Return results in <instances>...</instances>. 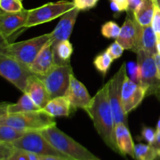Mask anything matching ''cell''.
<instances>
[{
  "instance_id": "6da1fadb",
  "label": "cell",
  "mask_w": 160,
  "mask_h": 160,
  "mask_svg": "<svg viewBox=\"0 0 160 160\" xmlns=\"http://www.w3.org/2000/svg\"><path fill=\"white\" fill-rule=\"evenodd\" d=\"M85 112L92 120L95 130L105 144L120 154L116 141V123L109 102L107 83L92 97V102Z\"/></svg>"
},
{
  "instance_id": "7a4b0ae2",
  "label": "cell",
  "mask_w": 160,
  "mask_h": 160,
  "mask_svg": "<svg viewBox=\"0 0 160 160\" xmlns=\"http://www.w3.org/2000/svg\"><path fill=\"white\" fill-rule=\"evenodd\" d=\"M0 124L9 125L18 129L31 131H42L56 125L54 117L42 109L29 112L8 113L6 103L0 106Z\"/></svg>"
},
{
  "instance_id": "3957f363",
  "label": "cell",
  "mask_w": 160,
  "mask_h": 160,
  "mask_svg": "<svg viewBox=\"0 0 160 160\" xmlns=\"http://www.w3.org/2000/svg\"><path fill=\"white\" fill-rule=\"evenodd\" d=\"M44 138L54 148L73 160H101L72 138L56 127V125L40 131Z\"/></svg>"
},
{
  "instance_id": "277c9868",
  "label": "cell",
  "mask_w": 160,
  "mask_h": 160,
  "mask_svg": "<svg viewBox=\"0 0 160 160\" xmlns=\"http://www.w3.org/2000/svg\"><path fill=\"white\" fill-rule=\"evenodd\" d=\"M51 41V33L20 42H2L0 53L13 58L30 67L42 48Z\"/></svg>"
},
{
  "instance_id": "5b68a950",
  "label": "cell",
  "mask_w": 160,
  "mask_h": 160,
  "mask_svg": "<svg viewBox=\"0 0 160 160\" xmlns=\"http://www.w3.org/2000/svg\"><path fill=\"white\" fill-rule=\"evenodd\" d=\"M127 73V64L123 62L118 71L107 82L109 98L112 109L116 125L124 123L128 127V114L122 106V88Z\"/></svg>"
},
{
  "instance_id": "8992f818",
  "label": "cell",
  "mask_w": 160,
  "mask_h": 160,
  "mask_svg": "<svg viewBox=\"0 0 160 160\" xmlns=\"http://www.w3.org/2000/svg\"><path fill=\"white\" fill-rule=\"evenodd\" d=\"M0 74L19 90L24 92L28 79L33 73L29 67L20 61L0 53Z\"/></svg>"
},
{
  "instance_id": "52a82bcc",
  "label": "cell",
  "mask_w": 160,
  "mask_h": 160,
  "mask_svg": "<svg viewBox=\"0 0 160 160\" xmlns=\"http://www.w3.org/2000/svg\"><path fill=\"white\" fill-rule=\"evenodd\" d=\"M74 7L73 2L59 1L47 3L40 7L30 9L25 28L52 21L58 17H62L64 13Z\"/></svg>"
},
{
  "instance_id": "ba28073f",
  "label": "cell",
  "mask_w": 160,
  "mask_h": 160,
  "mask_svg": "<svg viewBox=\"0 0 160 160\" xmlns=\"http://www.w3.org/2000/svg\"><path fill=\"white\" fill-rule=\"evenodd\" d=\"M71 65H56L46 75L41 77L40 80L45 84L50 98L64 96L70 82V76L73 74Z\"/></svg>"
},
{
  "instance_id": "9c48e42d",
  "label": "cell",
  "mask_w": 160,
  "mask_h": 160,
  "mask_svg": "<svg viewBox=\"0 0 160 160\" xmlns=\"http://www.w3.org/2000/svg\"><path fill=\"white\" fill-rule=\"evenodd\" d=\"M10 144L15 148L35 153L39 156H56L70 159L54 148L39 131L28 133L23 137Z\"/></svg>"
},
{
  "instance_id": "30bf717a",
  "label": "cell",
  "mask_w": 160,
  "mask_h": 160,
  "mask_svg": "<svg viewBox=\"0 0 160 160\" xmlns=\"http://www.w3.org/2000/svg\"><path fill=\"white\" fill-rule=\"evenodd\" d=\"M137 62L141 69V85L146 90V97L156 95L160 88V80L157 77L155 56H150L143 51L137 52Z\"/></svg>"
},
{
  "instance_id": "8fae6325",
  "label": "cell",
  "mask_w": 160,
  "mask_h": 160,
  "mask_svg": "<svg viewBox=\"0 0 160 160\" xmlns=\"http://www.w3.org/2000/svg\"><path fill=\"white\" fill-rule=\"evenodd\" d=\"M28 9L17 12H7L1 10L0 13V35L2 42H7V39L19 30L25 28L28 17ZM26 29V28H25Z\"/></svg>"
},
{
  "instance_id": "7c38bea8",
  "label": "cell",
  "mask_w": 160,
  "mask_h": 160,
  "mask_svg": "<svg viewBox=\"0 0 160 160\" xmlns=\"http://www.w3.org/2000/svg\"><path fill=\"white\" fill-rule=\"evenodd\" d=\"M146 93L145 88L131 81L127 74L122 88V106L125 113L135 109L146 97Z\"/></svg>"
},
{
  "instance_id": "4fadbf2b",
  "label": "cell",
  "mask_w": 160,
  "mask_h": 160,
  "mask_svg": "<svg viewBox=\"0 0 160 160\" xmlns=\"http://www.w3.org/2000/svg\"><path fill=\"white\" fill-rule=\"evenodd\" d=\"M64 96L69 100L73 109H82L84 111L92 102V97L84 84L78 81L73 74L70 76V82Z\"/></svg>"
},
{
  "instance_id": "5bb4252c",
  "label": "cell",
  "mask_w": 160,
  "mask_h": 160,
  "mask_svg": "<svg viewBox=\"0 0 160 160\" xmlns=\"http://www.w3.org/2000/svg\"><path fill=\"white\" fill-rule=\"evenodd\" d=\"M80 9L77 7L70 9L60 17V20L51 33V43L52 47L62 41L70 39L77 18L80 12Z\"/></svg>"
},
{
  "instance_id": "9a60e30c",
  "label": "cell",
  "mask_w": 160,
  "mask_h": 160,
  "mask_svg": "<svg viewBox=\"0 0 160 160\" xmlns=\"http://www.w3.org/2000/svg\"><path fill=\"white\" fill-rule=\"evenodd\" d=\"M156 38L157 35L151 25L141 26L138 23L137 39L132 52L137 53L139 51H143L150 56H155L157 54Z\"/></svg>"
},
{
  "instance_id": "2e32d148",
  "label": "cell",
  "mask_w": 160,
  "mask_h": 160,
  "mask_svg": "<svg viewBox=\"0 0 160 160\" xmlns=\"http://www.w3.org/2000/svg\"><path fill=\"white\" fill-rule=\"evenodd\" d=\"M55 66L53 47L50 41L38 53L29 68L33 74L41 78L51 71Z\"/></svg>"
},
{
  "instance_id": "e0dca14e",
  "label": "cell",
  "mask_w": 160,
  "mask_h": 160,
  "mask_svg": "<svg viewBox=\"0 0 160 160\" xmlns=\"http://www.w3.org/2000/svg\"><path fill=\"white\" fill-rule=\"evenodd\" d=\"M138 34V22L134 18V12H127V17L121 27L120 35L117 38V42L124 48V50L132 51L135 45Z\"/></svg>"
},
{
  "instance_id": "ac0fdd59",
  "label": "cell",
  "mask_w": 160,
  "mask_h": 160,
  "mask_svg": "<svg viewBox=\"0 0 160 160\" xmlns=\"http://www.w3.org/2000/svg\"><path fill=\"white\" fill-rule=\"evenodd\" d=\"M23 93L28 94L41 109H43L51 100L45 84L40 78L34 74L31 75L28 79V85Z\"/></svg>"
},
{
  "instance_id": "d6986e66",
  "label": "cell",
  "mask_w": 160,
  "mask_h": 160,
  "mask_svg": "<svg viewBox=\"0 0 160 160\" xmlns=\"http://www.w3.org/2000/svg\"><path fill=\"white\" fill-rule=\"evenodd\" d=\"M116 141L120 156L123 157L130 156L133 159H135L134 156L135 145L133 142L129 128L124 123H119L116 125Z\"/></svg>"
},
{
  "instance_id": "ffe728a7",
  "label": "cell",
  "mask_w": 160,
  "mask_h": 160,
  "mask_svg": "<svg viewBox=\"0 0 160 160\" xmlns=\"http://www.w3.org/2000/svg\"><path fill=\"white\" fill-rule=\"evenodd\" d=\"M71 105L65 96H59L50 100L42 109L52 117H69L71 112Z\"/></svg>"
},
{
  "instance_id": "44dd1931",
  "label": "cell",
  "mask_w": 160,
  "mask_h": 160,
  "mask_svg": "<svg viewBox=\"0 0 160 160\" xmlns=\"http://www.w3.org/2000/svg\"><path fill=\"white\" fill-rule=\"evenodd\" d=\"M156 9V5L153 0H142L140 4L134 11L136 21L141 26H149L152 21Z\"/></svg>"
},
{
  "instance_id": "7402d4cb",
  "label": "cell",
  "mask_w": 160,
  "mask_h": 160,
  "mask_svg": "<svg viewBox=\"0 0 160 160\" xmlns=\"http://www.w3.org/2000/svg\"><path fill=\"white\" fill-rule=\"evenodd\" d=\"M73 51V45L69 40L62 41L55 45L53 47L55 64L59 66L70 64Z\"/></svg>"
},
{
  "instance_id": "603a6c76",
  "label": "cell",
  "mask_w": 160,
  "mask_h": 160,
  "mask_svg": "<svg viewBox=\"0 0 160 160\" xmlns=\"http://www.w3.org/2000/svg\"><path fill=\"white\" fill-rule=\"evenodd\" d=\"M6 106L8 113H17V112H29V111H36L41 109L26 93H23L17 103L13 104L6 103Z\"/></svg>"
},
{
  "instance_id": "cb8c5ba5",
  "label": "cell",
  "mask_w": 160,
  "mask_h": 160,
  "mask_svg": "<svg viewBox=\"0 0 160 160\" xmlns=\"http://www.w3.org/2000/svg\"><path fill=\"white\" fill-rule=\"evenodd\" d=\"M29 132L30 131L18 129L9 125L0 124V142L12 143Z\"/></svg>"
},
{
  "instance_id": "d4e9b609",
  "label": "cell",
  "mask_w": 160,
  "mask_h": 160,
  "mask_svg": "<svg viewBox=\"0 0 160 160\" xmlns=\"http://www.w3.org/2000/svg\"><path fill=\"white\" fill-rule=\"evenodd\" d=\"M136 160H155L158 157L157 149L151 145L139 143L134 145Z\"/></svg>"
},
{
  "instance_id": "484cf974",
  "label": "cell",
  "mask_w": 160,
  "mask_h": 160,
  "mask_svg": "<svg viewBox=\"0 0 160 160\" xmlns=\"http://www.w3.org/2000/svg\"><path fill=\"white\" fill-rule=\"evenodd\" d=\"M112 62H113V59H112V57L109 56L107 52L105 51L98 54L95 58L93 64L96 70L105 76L110 68Z\"/></svg>"
},
{
  "instance_id": "4316f807",
  "label": "cell",
  "mask_w": 160,
  "mask_h": 160,
  "mask_svg": "<svg viewBox=\"0 0 160 160\" xmlns=\"http://www.w3.org/2000/svg\"><path fill=\"white\" fill-rule=\"evenodd\" d=\"M121 28L114 21L106 22L102 26L101 32L103 37L106 38H116L120 35Z\"/></svg>"
},
{
  "instance_id": "83f0119b",
  "label": "cell",
  "mask_w": 160,
  "mask_h": 160,
  "mask_svg": "<svg viewBox=\"0 0 160 160\" xmlns=\"http://www.w3.org/2000/svg\"><path fill=\"white\" fill-rule=\"evenodd\" d=\"M0 8L2 11L7 12H17L24 9L20 0H0Z\"/></svg>"
},
{
  "instance_id": "f1b7e54d",
  "label": "cell",
  "mask_w": 160,
  "mask_h": 160,
  "mask_svg": "<svg viewBox=\"0 0 160 160\" xmlns=\"http://www.w3.org/2000/svg\"><path fill=\"white\" fill-rule=\"evenodd\" d=\"M127 69L129 73L128 78L134 81L136 84H141V79H142V74H141V69L138 62H130L127 64Z\"/></svg>"
},
{
  "instance_id": "f546056e",
  "label": "cell",
  "mask_w": 160,
  "mask_h": 160,
  "mask_svg": "<svg viewBox=\"0 0 160 160\" xmlns=\"http://www.w3.org/2000/svg\"><path fill=\"white\" fill-rule=\"evenodd\" d=\"M156 136H157L156 130L153 129L152 128H150V127L145 126L142 128L139 140L145 141L148 145H152L156 141Z\"/></svg>"
},
{
  "instance_id": "4dcf8cb0",
  "label": "cell",
  "mask_w": 160,
  "mask_h": 160,
  "mask_svg": "<svg viewBox=\"0 0 160 160\" xmlns=\"http://www.w3.org/2000/svg\"><path fill=\"white\" fill-rule=\"evenodd\" d=\"M123 50H124V48L116 41L108 47L106 51L109 53V55L112 57V59L115 60V59L121 57L122 55H123Z\"/></svg>"
},
{
  "instance_id": "1f68e13d",
  "label": "cell",
  "mask_w": 160,
  "mask_h": 160,
  "mask_svg": "<svg viewBox=\"0 0 160 160\" xmlns=\"http://www.w3.org/2000/svg\"><path fill=\"white\" fill-rule=\"evenodd\" d=\"M110 7L113 12H127L128 10V0H110Z\"/></svg>"
},
{
  "instance_id": "d6a6232c",
  "label": "cell",
  "mask_w": 160,
  "mask_h": 160,
  "mask_svg": "<svg viewBox=\"0 0 160 160\" xmlns=\"http://www.w3.org/2000/svg\"><path fill=\"white\" fill-rule=\"evenodd\" d=\"M98 0H73V2L75 7L80 10H87L95 7L98 3Z\"/></svg>"
},
{
  "instance_id": "836d02e7",
  "label": "cell",
  "mask_w": 160,
  "mask_h": 160,
  "mask_svg": "<svg viewBox=\"0 0 160 160\" xmlns=\"http://www.w3.org/2000/svg\"><path fill=\"white\" fill-rule=\"evenodd\" d=\"M8 160H29L28 152L15 148L13 152L12 153Z\"/></svg>"
},
{
  "instance_id": "e575fe53",
  "label": "cell",
  "mask_w": 160,
  "mask_h": 160,
  "mask_svg": "<svg viewBox=\"0 0 160 160\" xmlns=\"http://www.w3.org/2000/svg\"><path fill=\"white\" fill-rule=\"evenodd\" d=\"M151 26L154 31L156 32V35L160 34V9L156 6L155 13L153 16Z\"/></svg>"
},
{
  "instance_id": "d590c367",
  "label": "cell",
  "mask_w": 160,
  "mask_h": 160,
  "mask_svg": "<svg viewBox=\"0 0 160 160\" xmlns=\"http://www.w3.org/2000/svg\"><path fill=\"white\" fill-rule=\"evenodd\" d=\"M141 1H142V0H128V11H131V12H134V11L135 10V9L138 7V6L140 4ZM128 11H127V12H128Z\"/></svg>"
},
{
  "instance_id": "8d00e7d4",
  "label": "cell",
  "mask_w": 160,
  "mask_h": 160,
  "mask_svg": "<svg viewBox=\"0 0 160 160\" xmlns=\"http://www.w3.org/2000/svg\"><path fill=\"white\" fill-rule=\"evenodd\" d=\"M41 160H72L68 158L60 157L56 156H40Z\"/></svg>"
},
{
  "instance_id": "74e56055",
  "label": "cell",
  "mask_w": 160,
  "mask_h": 160,
  "mask_svg": "<svg viewBox=\"0 0 160 160\" xmlns=\"http://www.w3.org/2000/svg\"><path fill=\"white\" fill-rule=\"evenodd\" d=\"M155 61H156V69H157V77L160 80V55H155Z\"/></svg>"
},
{
  "instance_id": "f35d334b",
  "label": "cell",
  "mask_w": 160,
  "mask_h": 160,
  "mask_svg": "<svg viewBox=\"0 0 160 160\" xmlns=\"http://www.w3.org/2000/svg\"><path fill=\"white\" fill-rule=\"evenodd\" d=\"M152 145L156 149H158V148H160V133L159 134H157L156 141H155V142Z\"/></svg>"
},
{
  "instance_id": "ab89813d",
  "label": "cell",
  "mask_w": 160,
  "mask_h": 160,
  "mask_svg": "<svg viewBox=\"0 0 160 160\" xmlns=\"http://www.w3.org/2000/svg\"><path fill=\"white\" fill-rule=\"evenodd\" d=\"M28 156H29V160H41L40 156L33 152H28Z\"/></svg>"
},
{
  "instance_id": "60d3db41",
  "label": "cell",
  "mask_w": 160,
  "mask_h": 160,
  "mask_svg": "<svg viewBox=\"0 0 160 160\" xmlns=\"http://www.w3.org/2000/svg\"><path fill=\"white\" fill-rule=\"evenodd\" d=\"M156 51H157V54L160 55V34L157 35V38H156Z\"/></svg>"
},
{
  "instance_id": "b9f144b4",
  "label": "cell",
  "mask_w": 160,
  "mask_h": 160,
  "mask_svg": "<svg viewBox=\"0 0 160 160\" xmlns=\"http://www.w3.org/2000/svg\"><path fill=\"white\" fill-rule=\"evenodd\" d=\"M156 133H157V134H159L160 133V117L159 120H158L157 126H156Z\"/></svg>"
},
{
  "instance_id": "7bdbcfd3",
  "label": "cell",
  "mask_w": 160,
  "mask_h": 160,
  "mask_svg": "<svg viewBox=\"0 0 160 160\" xmlns=\"http://www.w3.org/2000/svg\"><path fill=\"white\" fill-rule=\"evenodd\" d=\"M155 2V5H156V6L157 8H159L160 9V0H153Z\"/></svg>"
},
{
  "instance_id": "ee69618b",
  "label": "cell",
  "mask_w": 160,
  "mask_h": 160,
  "mask_svg": "<svg viewBox=\"0 0 160 160\" xmlns=\"http://www.w3.org/2000/svg\"><path fill=\"white\" fill-rule=\"evenodd\" d=\"M156 97L158 98V99H159V102H160V88L157 91V92L156 93Z\"/></svg>"
},
{
  "instance_id": "f6af8a7d",
  "label": "cell",
  "mask_w": 160,
  "mask_h": 160,
  "mask_svg": "<svg viewBox=\"0 0 160 160\" xmlns=\"http://www.w3.org/2000/svg\"><path fill=\"white\" fill-rule=\"evenodd\" d=\"M157 152H158V157H160V148L157 149Z\"/></svg>"
},
{
  "instance_id": "bcb514c9",
  "label": "cell",
  "mask_w": 160,
  "mask_h": 160,
  "mask_svg": "<svg viewBox=\"0 0 160 160\" xmlns=\"http://www.w3.org/2000/svg\"><path fill=\"white\" fill-rule=\"evenodd\" d=\"M155 160H160V157H157Z\"/></svg>"
},
{
  "instance_id": "7dc6e473",
  "label": "cell",
  "mask_w": 160,
  "mask_h": 160,
  "mask_svg": "<svg viewBox=\"0 0 160 160\" xmlns=\"http://www.w3.org/2000/svg\"><path fill=\"white\" fill-rule=\"evenodd\" d=\"M20 1H21V2H22V1H23V0H20Z\"/></svg>"
}]
</instances>
